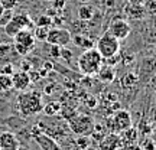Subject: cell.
Segmentation results:
<instances>
[{"instance_id":"74e56055","label":"cell","mask_w":156,"mask_h":150,"mask_svg":"<svg viewBox=\"0 0 156 150\" xmlns=\"http://www.w3.org/2000/svg\"><path fill=\"white\" fill-rule=\"evenodd\" d=\"M134 61V55H126L124 56V59L122 58V61L120 62H123L124 65H129V62H133Z\"/></svg>"},{"instance_id":"f546056e","label":"cell","mask_w":156,"mask_h":150,"mask_svg":"<svg viewBox=\"0 0 156 150\" xmlns=\"http://www.w3.org/2000/svg\"><path fill=\"white\" fill-rule=\"evenodd\" d=\"M61 58L67 64H71V58H73V51L67 48V46H62L61 48Z\"/></svg>"},{"instance_id":"bcb514c9","label":"cell","mask_w":156,"mask_h":150,"mask_svg":"<svg viewBox=\"0 0 156 150\" xmlns=\"http://www.w3.org/2000/svg\"><path fill=\"white\" fill-rule=\"evenodd\" d=\"M3 10H5V9H3V7H2V6H0V15H2V13H3Z\"/></svg>"},{"instance_id":"ba28073f","label":"cell","mask_w":156,"mask_h":150,"mask_svg":"<svg viewBox=\"0 0 156 150\" xmlns=\"http://www.w3.org/2000/svg\"><path fill=\"white\" fill-rule=\"evenodd\" d=\"M71 38L73 35L68 29L64 28H52L48 30V36H46V40L49 45H56V46H67V45L71 44Z\"/></svg>"},{"instance_id":"7c38bea8","label":"cell","mask_w":156,"mask_h":150,"mask_svg":"<svg viewBox=\"0 0 156 150\" xmlns=\"http://www.w3.org/2000/svg\"><path fill=\"white\" fill-rule=\"evenodd\" d=\"M19 149V140L13 133L5 131L0 134V150H16Z\"/></svg>"},{"instance_id":"603a6c76","label":"cell","mask_w":156,"mask_h":150,"mask_svg":"<svg viewBox=\"0 0 156 150\" xmlns=\"http://www.w3.org/2000/svg\"><path fill=\"white\" fill-rule=\"evenodd\" d=\"M106 134H107V127H104L103 124H94L93 133L90 134V136H93V139H97L98 141H100Z\"/></svg>"},{"instance_id":"836d02e7","label":"cell","mask_w":156,"mask_h":150,"mask_svg":"<svg viewBox=\"0 0 156 150\" xmlns=\"http://www.w3.org/2000/svg\"><path fill=\"white\" fill-rule=\"evenodd\" d=\"M120 61H122V55H120V52L116 54V55L110 56V58H106V59H104V62H106L107 65H112V67H114V65L119 64Z\"/></svg>"},{"instance_id":"ee69618b","label":"cell","mask_w":156,"mask_h":150,"mask_svg":"<svg viewBox=\"0 0 156 150\" xmlns=\"http://www.w3.org/2000/svg\"><path fill=\"white\" fill-rule=\"evenodd\" d=\"M152 85H153V87H155V88H156V77H153V78H152Z\"/></svg>"},{"instance_id":"8fae6325","label":"cell","mask_w":156,"mask_h":150,"mask_svg":"<svg viewBox=\"0 0 156 150\" xmlns=\"http://www.w3.org/2000/svg\"><path fill=\"white\" fill-rule=\"evenodd\" d=\"M123 12L124 15L130 19H134V20H139V19H143L146 16V9L143 5H133V3H127L123 6Z\"/></svg>"},{"instance_id":"8d00e7d4","label":"cell","mask_w":156,"mask_h":150,"mask_svg":"<svg viewBox=\"0 0 156 150\" xmlns=\"http://www.w3.org/2000/svg\"><path fill=\"white\" fill-rule=\"evenodd\" d=\"M123 150H143V149H142V146L139 143H133V145H129L126 147H123Z\"/></svg>"},{"instance_id":"9a60e30c","label":"cell","mask_w":156,"mask_h":150,"mask_svg":"<svg viewBox=\"0 0 156 150\" xmlns=\"http://www.w3.org/2000/svg\"><path fill=\"white\" fill-rule=\"evenodd\" d=\"M95 75L98 77V79H100L101 82L112 84L116 79V69H114V67L106 64V65H101V68L98 69V72L95 74Z\"/></svg>"},{"instance_id":"7dc6e473","label":"cell","mask_w":156,"mask_h":150,"mask_svg":"<svg viewBox=\"0 0 156 150\" xmlns=\"http://www.w3.org/2000/svg\"><path fill=\"white\" fill-rule=\"evenodd\" d=\"M42 2H51V0H42Z\"/></svg>"},{"instance_id":"8992f818","label":"cell","mask_w":156,"mask_h":150,"mask_svg":"<svg viewBox=\"0 0 156 150\" xmlns=\"http://www.w3.org/2000/svg\"><path fill=\"white\" fill-rule=\"evenodd\" d=\"M107 127L113 133H122L123 130L132 127V116L126 110H117L113 113V116L107 120Z\"/></svg>"},{"instance_id":"484cf974","label":"cell","mask_w":156,"mask_h":150,"mask_svg":"<svg viewBox=\"0 0 156 150\" xmlns=\"http://www.w3.org/2000/svg\"><path fill=\"white\" fill-rule=\"evenodd\" d=\"M59 114L64 117V120H65V121H69V120H71V118L77 114V111H75V110H73V107H61V111H59Z\"/></svg>"},{"instance_id":"e575fe53","label":"cell","mask_w":156,"mask_h":150,"mask_svg":"<svg viewBox=\"0 0 156 150\" xmlns=\"http://www.w3.org/2000/svg\"><path fill=\"white\" fill-rule=\"evenodd\" d=\"M51 5H52V9L62 10L65 7V5H67V0H51Z\"/></svg>"},{"instance_id":"7a4b0ae2","label":"cell","mask_w":156,"mask_h":150,"mask_svg":"<svg viewBox=\"0 0 156 150\" xmlns=\"http://www.w3.org/2000/svg\"><path fill=\"white\" fill-rule=\"evenodd\" d=\"M104 64V58L98 54V51L95 48L91 49H85L80 55L77 61L78 69L81 71V74L87 75V77H93L98 72V69L101 68V65Z\"/></svg>"},{"instance_id":"ab89813d","label":"cell","mask_w":156,"mask_h":150,"mask_svg":"<svg viewBox=\"0 0 156 150\" xmlns=\"http://www.w3.org/2000/svg\"><path fill=\"white\" fill-rule=\"evenodd\" d=\"M103 3L107 6V7H113L116 5V0H103Z\"/></svg>"},{"instance_id":"d6a6232c","label":"cell","mask_w":156,"mask_h":150,"mask_svg":"<svg viewBox=\"0 0 156 150\" xmlns=\"http://www.w3.org/2000/svg\"><path fill=\"white\" fill-rule=\"evenodd\" d=\"M49 55L54 59L61 58V46H56V45H49Z\"/></svg>"},{"instance_id":"4316f807","label":"cell","mask_w":156,"mask_h":150,"mask_svg":"<svg viewBox=\"0 0 156 150\" xmlns=\"http://www.w3.org/2000/svg\"><path fill=\"white\" fill-rule=\"evenodd\" d=\"M142 149L143 150H156V143L153 141V139H151L149 136H145V139L142 140Z\"/></svg>"},{"instance_id":"44dd1931","label":"cell","mask_w":156,"mask_h":150,"mask_svg":"<svg viewBox=\"0 0 156 150\" xmlns=\"http://www.w3.org/2000/svg\"><path fill=\"white\" fill-rule=\"evenodd\" d=\"M10 89H13L12 75L0 74V92H9Z\"/></svg>"},{"instance_id":"4fadbf2b","label":"cell","mask_w":156,"mask_h":150,"mask_svg":"<svg viewBox=\"0 0 156 150\" xmlns=\"http://www.w3.org/2000/svg\"><path fill=\"white\" fill-rule=\"evenodd\" d=\"M120 136V140H122V147H126L129 145H133V143H137V140H139V131H137V128L136 127H129L126 130H123L122 133H119Z\"/></svg>"},{"instance_id":"d590c367","label":"cell","mask_w":156,"mask_h":150,"mask_svg":"<svg viewBox=\"0 0 156 150\" xmlns=\"http://www.w3.org/2000/svg\"><path fill=\"white\" fill-rule=\"evenodd\" d=\"M15 72V67L12 65V64H7L5 67L0 68V74H5V75H12V74Z\"/></svg>"},{"instance_id":"9c48e42d","label":"cell","mask_w":156,"mask_h":150,"mask_svg":"<svg viewBox=\"0 0 156 150\" xmlns=\"http://www.w3.org/2000/svg\"><path fill=\"white\" fill-rule=\"evenodd\" d=\"M98 149L100 150H119L123 149L122 147V140L119 133H107L103 139L98 141Z\"/></svg>"},{"instance_id":"83f0119b","label":"cell","mask_w":156,"mask_h":150,"mask_svg":"<svg viewBox=\"0 0 156 150\" xmlns=\"http://www.w3.org/2000/svg\"><path fill=\"white\" fill-rule=\"evenodd\" d=\"M13 10H3V13L0 15V28H5L7 23L10 22L12 16H13Z\"/></svg>"},{"instance_id":"b9f144b4","label":"cell","mask_w":156,"mask_h":150,"mask_svg":"<svg viewBox=\"0 0 156 150\" xmlns=\"http://www.w3.org/2000/svg\"><path fill=\"white\" fill-rule=\"evenodd\" d=\"M127 3H133V5H143L145 0H127Z\"/></svg>"},{"instance_id":"5b68a950","label":"cell","mask_w":156,"mask_h":150,"mask_svg":"<svg viewBox=\"0 0 156 150\" xmlns=\"http://www.w3.org/2000/svg\"><path fill=\"white\" fill-rule=\"evenodd\" d=\"M15 44H13V48L16 51L19 55L22 56H26L30 52V51L35 48V36H34V32L30 29H22L19 30L15 36Z\"/></svg>"},{"instance_id":"60d3db41","label":"cell","mask_w":156,"mask_h":150,"mask_svg":"<svg viewBox=\"0 0 156 150\" xmlns=\"http://www.w3.org/2000/svg\"><path fill=\"white\" fill-rule=\"evenodd\" d=\"M54 87H55V85H48V87H46V88H45V94H54V92H52V91H54Z\"/></svg>"},{"instance_id":"cb8c5ba5","label":"cell","mask_w":156,"mask_h":150,"mask_svg":"<svg viewBox=\"0 0 156 150\" xmlns=\"http://www.w3.org/2000/svg\"><path fill=\"white\" fill-rule=\"evenodd\" d=\"M48 30H49V28H45V26H36L35 30H34L35 40L45 42V40H46V36H48Z\"/></svg>"},{"instance_id":"7bdbcfd3","label":"cell","mask_w":156,"mask_h":150,"mask_svg":"<svg viewBox=\"0 0 156 150\" xmlns=\"http://www.w3.org/2000/svg\"><path fill=\"white\" fill-rule=\"evenodd\" d=\"M151 118L156 123V107H153V108H152V111H151Z\"/></svg>"},{"instance_id":"1f68e13d","label":"cell","mask_w":156,"mask_h":150,"mask_svg":"<svg viewBox=\"0 0 156 150\" xmlns=\"http://www.w3.org/2000/svg\"><path fill=\"white\" fill-rule=\"evenodd\" d=\"M12 48H13V45L2 42V44H0V58H5V56L9 55V52L12 51Z\"/></svg>"},{"instance_id":"f1b7e54d","label":"cell","mask_w":156,"mask_h":150,"mask_svg":"<svg viewBox=\"0 0 156 150\" xmlns=\"http://www.w3.org/2000/svg\"><path fill=\"white\" fill-rule=\"evenodd\" d=\"M52 17L48 16V15H42L41 17H38V22H36V26H45V28H49L52 25Z\"/></svg>"},{"instance_id":"e0dca14e","label":"cell","mask_w":156,"mask_h":150,"mask_svg":"<svg viewBox=\"0 0 156 150\" xmlns=\"http://www.w3.org/2000/svg\"><path fill=\"white\" fill-rule=\"evenodd\" d=\"M12 22L15 23L20 30L32 28V19H30L28 13H16V15H13L12 16Z\"/></svg>"},{"instance_id":"30bf717a","label":"cell","mask_w":156,"mask_h":150,"mask_svg":"<svg viewBox=\"0 0 156 150\" xmlns=\"http://www.w3.org/2000/svg\"><path fill=\"white\" fill-rule=\"evenodd\" d=\"M12 82H13V88L15 89H17V91H26L32 81H30L29 72L16 71V72L12 74Z\"/></svg>"},{"instance_id":"c3c4849f","label":"cell","mask_w":156,"mask_h":150,"mask_svg":"<svg viewBox=\"0 0 156 150\" xmlns=\"http://www.w3.org/2000/svg\"><path fill=\"white\" fill-rule=\"evenodd\" d=\"M16 150H19V149H16Z\"/></svg>"},{"instance_id":"ffe728a7","label":"cell","mask_w":156,"mask_h":150,"mask_svg":"<svg viewBox=\"0 0 156 150\" xmlns=\"http://www.w3.org/2000/svg\"><path fill=\"white\" fill-rule=\"evenodd\" d=\"M61 107H62L61 103H58V101H51L48 104H44L42 111H44L48 117H54V116H58V114H59Z\"/></svg>"},{"instance_id":"f6af8a7d","label":"cell","mask_w":156,"mask_h":150,"mask_svg":"<svg viewBox=\"0 0 156 150\" xmlns=\"http://www.w3.org/2000/svg\"><path fill=\"white\" fill-rule=\"evenodd\" d=\"M152 131H153V133H156V123L152 126Z\"/></svg>"},{"instance_id":"7402d4cb","label":"cell","mask_w":156,"mask_h":150,"mask_svg":"<svg viewBox=\"0 0 156 150\" xmlns=\"http://www.w3.org/2000/svg\"><path fill=\"white\" fill-rule=\"evenodd\" d=\"M75 146H77L78 150H87L91 146L90 136H78L75 139Z\"/></svg>"},{"instance_id":"6da1fadb","label":"cell","mask_w":156,"mask_h":150,"mask_svg":"<svg viewBox=\"0 0 156 150\" xmlns=\"http://www.w3.org/2000/svg\"><path fill=\"white\" fill-rule=\"evenodd\" d=\"M17 111L22 117H34L42 111L44 101L42 94L39 91H29V92H20L16 100Z\"/></svg>"},{"instance_id":"d4e9b609","label":"cell","mask_w":156,"mask_h":150,"mask_svg":"<svg viewBox=\"0 0 156 150\" xmlns=\"http://www.w3.org/2000/svg\"><path fill=\"white\" fill-rule=\"evenodd\" d=\"M152 126H153V124H151L147 120H140L139 127H136V128H137L139 134H142V136H149V134L152 133Z\"/></svg>"},{"instance_id":"ac0fdd59","label":"cell","mask_w":156,"mask_h":150,"mask_svg":"<svg viewBox=\"0 0 156 150\" xmlns=\"http://www.w3.org/2000/svg\"><path fill=\"white\" fill-rule=\"evenodd\" d=\"M71 40H73L74 45L78 46V48H84V49H91V48H94V40L91 38H88L87 35L75 33V35H73Z\"/></svg>"},{"instance_id":"5bb4252c","label":"cell","mask_w":156,"mask_h":150,"mask_svg":"<svg viewBox=\"0 0 156 150\" xmlns=\"http://www.w3.org/2000/svg\"><path fill=\"white\" fill-rule=\"evenodd\" d=\"M34 139L42 150H59V146H58V143L55 141V139L48 136L46 133L39 134V136H36Z\"/></svg>"},{"instance_id":"f35d334b","label":"cell","mask_w":156,"mask_h":150,"mask_svg":"<svg viewBox=\"0 0 156 150\" xmlns=\"http://www.w3.org/2000/svg\"><path fill=\"white\" fill-rule=\"evenodd\" d=\"M30 68H32V65L29 62H22V71L28 72V71H30Z\"/></svg>"},{"instance_id":"d6986e66","label":"cell","mask_w":156,"mask_h":150,"mask_svg":"<svg viewBox=\"0 0 156 150\" xmlns=\"http://www.w3.org/2000/svg\"><path fill=\"white\" fill-rule=\"evenodd\" d=\"M95 13H97V10H95L93 6L84 5L78 9V19L83 20V22H91L93 17L95 16Z\"/></svg>"},{"instance_id":"52a82bcc","label":"cell","mask_w":156,"mask_h":150,"mask_svg":"<svg viewBox=\"0 0 156 150\" xmlns=\"http://www.w3.org/2000/svg\"><path fill=\"white\" fill-rule=\"evenodd\" d=\"M108 33H112L113 36L119 40H123V39H127L130 32H132V28H130V23L124 19V17H114L110 20L108 23V29H107Z\"/></svg>"},{"instance_id":"4dcf8cb0","label":"cell","mask_w":156,"mask_h":150,"mask_svg":"<svg viewBox=\"0 0 156 150\" xmlns=\"http://www.w3.org/2000/svg\"><path fill=\"white\" fill-rule=\"evenodd\" d=\"M0 6L5 10H13L17 6V0H0Z\"/></svg>"},{"instance_id":"3957f363","label":"cell","mask_w":156,"mask_h":150,"mask_svg":"<svg viewBox=\"0 0 156 150\" xmlns=\"http://www.w3.org/2000/svg\"><path fill=\"white\" fill-rule=\"evenodd\" d=\"M68 123V127L69 131L74 133L75 136H90L93 133V128H94V118L88 114H80L77 113L75 116L69 120Z\"/></svg>"},{"instance_id":"277c9868","label":"cell","mask_w":156,"mask_h":150,"mask_svg":"<svg viewBox=\"0 0 156 150\" xmlns=\"http://www.w3.org/2000/svg\"><path fill=\"white\" fill-rule=\"evenodd\" d=\"M95 49L98 51V54H100L104 59H106V58H110V56L116 55V54L120 52V40L114 38L112 33L104 32V33L98 38V40H97Z\"/></svg>"},{"instance_id":"2e32d148","label":"cell","mask_w":156,"mask_h":150,"mask_svg":"<svg viewBox=\"0 0 156 150\" xmlns=\"http://www.w3.org/2000/svg\"><path fill=\"white\" fill-rule=\"evenodd\" d=\"M137 84H139V75L136 72H126L120 78V87L124 91H129V89L134 88Z\"/></svg>"}]
</instances>
